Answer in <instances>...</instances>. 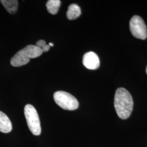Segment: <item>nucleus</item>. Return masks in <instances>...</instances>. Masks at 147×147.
I'll list each match as a JSON object with an SVG mask.
<instances>
[{"instance_id": "8", "label": "nucleus", "mask_w": 147, "mask_h": 147, "mask_svg": "<svg viewBox=\"0 0 147 147\" xmlns=\"http://www.w3.org/2000/svg\"><path fill=\"white\" fill-rule=\"evenodd\" d=\"M22 50L26 54L27 56L30 58L38 57L42 55V49L37 47L36 45H29L22 49Z\"/></svg>"}, {"instance_id": "1", "label": "nucleus", "mask_w": 147, "mask_h": 147, "mask_svg": "<svg viewBox=\"0 0 147 147\" xmlns=\"http://www.w3.org/2000/svg\"><path fill=\"white\" fill-rule=\"evenodd\" d=\"M114 105L116 113L120 118H128L131 114L134 107L131 95L124 88H118L115 94Z\"/></svg>"}, {"instance_id": "4", "label": "nucleus", "mask_w": 147, "mask_h": 147, "mask_svg": "<svg viewBox=\"0 0 147 147\" xmlns=\"http://www.w3.org/2000/svg\"><path fill=\"white\" fill-rule=\"evenodd\" d=\"M130 30L135 38L143 40L147 38V26L140 16H134L132 18L130 21Z\"/></svg>"}, {"instance_id": "13", "label": "nucleus", "mask_w": 147, "mask_h": 147, "mask_svg": "<svg viewBox=\"0 0 147 147\" xmlns=\"http://www.w3.org/2000/svg\"><path fill=\"white\" fill-rule=\"evenodd\" d=\"M50 47L49 45H47V44H46L44 47H42V53H45V52H47L49 50V49H50Z\"/></svg>"}, {"instance_id": "7", "label": "nucleus", "mask_w": 147, "mask_h": 147, "mask_svg": "<svg viewBox=\"0 0 147 147\" xmlns=\"http://www.w3.org/2000/svg\"><path fill=\"white\" fill-rule=\"evenodd\" d=\"M12 130V124L8 117L0 111V131L9 133Z\"/></svg>"}, {"instance_id": "10", "label": "nucleus", "mask_w": 147, "mask_h": 147, "mask_svg": "<svg viewBox=\"0 0 147 147\" xmlns=\"http://www.w3.org/2000/svg\"><path fill=\"white\" fill-rule=\"evenodd\" d=\"M1 3L5 7L8 13L14 14L16 13L18 8V1L17 0H2Z\"/></svg>"}, {"instance_id": "14", "label": "nucleus", "mask_w": 147, "mask_h": 147, "mask_svg": "<svg viewBox=\"0 0 147 147\" xmlns=\"http://www.w3.org/2000/svg\"><path fill=\"white\" fill-rule=\"evenodd\" d=\"M49 45L50 46V47H53V42H49Z\"/></svg>"}, {"instance_id": "11", "label": "nucleus", "mask_w": 147, "mask_h": 147, "mask_svg": "<svg viewBox=\"0 0 147 147\" xmlns=\"http://www.w3.org/2000/svg\"><path fill=\"white\" fill-rule=\"evenodd\" d=\"M61 2L59 0H49L47 3V8L49 13L55 15L57 13Z\"/></svg>"}, {"instance_id": "3", "label": "nucleus", "mask_w": 147, "mask_h": 147, "mask_svg": "<svg viewBox=\"0 0 147 147\" xmlns=\"http://www.w3.org/2000/svg\"><path fill=\"white\" fill-rule=\"evenodd\" d=\"M56 103L64 110L73 111L79 107V101L73 95L64 91H57L53 94Z\"/></svg>"}, {"instance_id": "9", "label": "nucleus", "mask_w": 147, "mask_h": 147, "mask_svg": "<svg viewBox=\"0 0 147 147\" xmlns=\"http://www.w3.org/2000/svg\"><path fill=\"white\" fill-rule=\"evenodd\" d=\"M81 14L80 7L76 4H71L69 6L67 11V17L70 20H75Z\"/></svg>"}, {"instance_id": "6", "label": "nucleus", "mask_w": 147, "mask_h": 147, "mask_svg": "<svg viewBox=\"0 0 147 147\" xmlns=\"http://www.w3.org/2000/svg\"><path fill=\"white\" fill-rule=\"evenodd\" d=\"M30 58L21 49L11 59V64L13 67H19L26 64L30 62Z\"/></svg>"}, {"instance_id": "5", "label": "nucleus", "mask_w": 147, "mask_h": 147, "mask_svg": "<svg viewBox=\"0 0 147 147\" xmlns=\"http://www.w3.org/2000/svg\"><path fill=\"white\" fill-rule=\"evenodd\" d=\"M83 64L86 68L95 70L100 66V60L98 55L92 51L85 53L83 57Z\"/></svg>"}, {"instance_id": "15", "label": "nucleus", "mask_w": 147, "mask_h": 147, "mask_svg": "<svg viewBox=\"0 0 147 147\" xmlns=\"http://www.w3.org/2000/svg\"><path fill=\"white\" fill-rule=\"evenodd\" d=\"M146 73H147V68H146Z\"/></svg>"}, {"instance_id": "12", "label": "nucleus", "mask_w": 147, "mask_h": 147, "mask_svg": "<svg viewBox=\"0 0 147 147\" xmlns=\"http://www.w3.org/2000/svg\"><path fill=\"white\" fill-rule=\"evenodd\" d=\"M46 45V42L44 40H39L36 42V46H37V47L40 48V49H42V47H44L45 45Z\"/></svg>"}, {"instance_id": "2", "label": "nucleus", "mask_w": 147, "mask_h": 147, "mask_svg": "<svg viewBox=\"0 0 147 147\" xmlns=\"http://www.w3.org/2000/svg\"><path fill=\"white\" fill-rule=\"evenodd\" d=\"M24 113L27 125L32 133L36 136L41 134V126L39 117L36 109L30 104H27L24 108Z\"/></svg>"}]
</instances>
